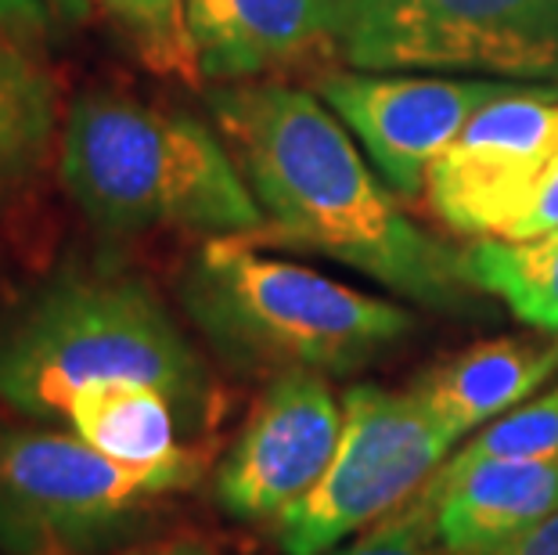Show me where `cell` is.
<instances>
[{
	"mask_svg": "<svg viewBox=\"0 0 558 555\" xmlns=\"http://www.w3.org/2000/svg\"><path fill=\"white\" fill-rule=\"evenodd\" d=\"M206 105L267 217L253 242L320 253L429 311L461 314L476 303L461 253L400 206L311 87L213 84Z\"/></svg>",
	"mask_w": 558,
	"mask_h": 555,
	"instance_id": "obj_1",
	"label": "cell"
},
{
	"mask_svg": "<svg viewBox=\"0 0 558 555\" xmlns=\"http://www.w3.org/2000/svg\"><path fill=\"white\" fill-rule=\"evenodd\" d=\"M58 173L90 228L112 239L151 231L259 239L267 228L217 123L123 91L94 87L69 105Z\"/></svg>",
	"mask_w": 558,
	"mask_h": 555,
	"instance_id": "obj_2",
	"label": "cell"
},
{
	"mask_svg": "<svg viewBox=\"0 0 558 555\" xmlns=\"http://www.w3.org/2000/svg\"><path fill=\"white\" fill-rule=\"evenodd\" d=\"M213 353L242 375H353L411 336L414 314L306 264L267 256L245 234L206 239L177 286Z\"/></svg>",
	"mask_w": 558,
	"mask_h": 555,
	"instance_id": "obj_3",
	"label": "cell"
},
{
	"mask_svg": "<svg viewBox=\"0 0 558 555\" xmlns=\"http://www.w3.org/2000/svg\"><path fill=\"white\" fill-rule=\"evenodd\" d=\"M148 383L181 411L209 405L198 350L141 278L62 270L0 317V405L26 419L65 422L83 386Z\"/></svg>",
	"mask_w": 558,
	"mask_h": 555,
	"instance_id": "obj_4",
	"label": "cell"
},
{
	"mask_svg": "<svg viewBox=\"0 0 558 555\" xmlns=\"http://www.w3.org/2000/svg\"><path fill=\"white\" fill-rule=\"evenodd\" d=\"M206 455L181 447L159 466H120L69 430L0 419V552L94 555L123 541L162 494L195 487Z\"/></svg>",
	"mask_w": 558,
	"mask_h": 555,
	"instance_id": "obj_5",
	"label": "cell"
},
{
	"mask_svg": "<svg viewBox=\"0 0 558 555\" xmlns=\"http://www.w3.org/2000/svg\"><path fill=\"white\" fill-rule=\"evenodd\" d=\"M336 65L558 87V0H328Z\"/></svg>",
	"mask_w": 558,
	"mask_h": 555,
	"instance_id": "obj_6",
	"label": "cell"
},
{
	"mask_svg": "<svg viewBox=\"0 0 558 555\" xmlns=\"http://www.w3.org/2000/svg\"><path fill=\"white\" fill-rule=\"evenodd\" d=\"M450 433L411 389L357 383L342 394V436L317 487L275 519L284 555H328L418 494L447 462Z\"/></svg>",
	"mask_w": 558,
	"mask_h": 555,
	"instance_id": "obj_7",
	"label": "cell"
},
{
	"mask_svg": "<svg viewBox=\"0 0 558 555\" xmlns=\"http://www.w3.org/2000/svg\"><path fill=\"white\" fill-rule=\"evenodd\" d=\"M558 152V87H512L458 134L425 177L429 214L465 239H505Z\"/></svg>",
	"mask_w": 558,
	"mask_h": 555,
	"instance_id": "obj_8",
	"label": "cell"
},
{
	"mask_svg": "<svg viewBox=\"0 0 558 555\" xmlns=\"http://www.w3.org/2000/svg\"><path fill=\"white\" fill-rule=\"evenodd\" d=\"M522 84L444 73H367V69H320L311 91L342 126L357 137L378 177L397 195L425 192L433 162L454 145L476 116Z\"/></svg>",
	"mask_w": 558,
	"mask_h": 555,
	"instance_id": "obj_9",
	"label": "cell"
},
{
	"mask_svg": "<svg viewBox=\"0 0 558 555\" xmlns=\"http://www.w3.org/2000/svg\"><path fill=\"white\" fill-rule=\"evenodd\" d=\"M342 436V400L328 375L284 372L267 379L239 441L217 462L213 498L228 516L275 523L317 487Z\"/></svg>",
	"mask_w": 558,
	"mask_h": 555,
	"instance_id": "obj_10",
	"label": "cell"
},
{
	"mask_svg": "<svg viewBox=\"0 0 558 555\" xmlns=\"http://www.w3.org/2000/svg\"><path fill=\"white\" fill-rule=\"evenodd\" d=\"M187 29L206 84H289L336 62L328 0H187Z\"/></svg>",
	"mask_w": 558,
	"mask_h": 555,
	"instance_id": "obj_11",
	"label": "cell"
},
{
	"mask_svg": "<svg viewBox=\"0 0 558 555\" xmlns=\"http://www.w3.org/2000/svg\"><path fill=\"white\" fill-rule=\"evenodd\" d=\"M450 555H497L558 512V462H480L436 469L418 491Z\"/></svg>",
	"mask_w": 558,
	"mask_h": 555,
	"instance_id": "obj_12",
	"label": "cell"
},
{
	"mask_svg": "<svg viewBox=\"0 0 558 555\" xmlns=\"http://www.w3.org/2000/svg\"><path fill=\"white\" fill-rule=\"evenodd\" d=\"M558 372V333L501 336L436 361L411 394L422 408L461 441L505 411L519 408Z\"/></svg>",
	"mask_w": 558,
	"mask_h": 555,
	"instance_id": "obj_13",
	"label": "cell"
},
{
	"mask_svg": "<svg viewBox=\"0 0 558 555\" xmlns=\"http://www.w3.org/2000/svg\"><path fill=\"white\" fill-rule=\"evenodd\" d=\"M181 405L148 383H94L69 400L65 422L94 451L120 466H159L181 451L177 444Z\"/></svg>",
	"mask_w": 558,
	"mask_h": 555,
	"instance_id": "obj_14",
	"label": "cell"
},
{
	"mask_svg": "<svg viewBox=\"0 0 558 555\" xmlns=\"http://www.w3.org/2000/svg\"><path fill=\"white\" fill-rule=\"evenodd\" d=\"M58 137L54 76L33 44L0 33V206L44 173Z\"/></svg>",
	"mask_w": 558,
	"mask_h": 555,
	"instance_id": "obj_15",
	"label": "cell"
},
{
	"mask_svg": "<svg viewBox=\"0 0 558 555\" xmlns=\"http://www.w3.org/2000/svg\"><path fill=\"white\" fill-rule=\"evenodd\" d=\"M469 286L497 297L515 322L558 333V231L541 239H476L461 253Z\"/></svg>",
	"mask_w": 558,
	"mask_h": 555,
	"instance_id": "obj_16",
	"label": "cell"
},
{
	"mask_svg": "<svg viewBox=\"0 0 558 555\" xmlns=\"http://www.w3.org/2000/svg\"><path fill=\"white\" fill-rule=\"evenodd\" d=\"M90 8L120 29L148 73L181 80L187 87L202 84L187 29V0H90Z\"/></svg>",
	"mask_w": 558,
	"mask_h": 555,
	"instance_id": "obj_17",
	"label": "cell"
},
{
	"mask_svg": "<svg viewBox=\"0 0 558 555\" xmlns=\"http://www.w3.org/2000/svg\"><path fill=\"white\" fill-rule=\"evenodd\" d=\"M480 462H558V386L486 422L439 469H469Z\"/></svg>",
	"mask_w": 558,
	"mask_h": 555,
	"instance_id": "obj_18",
	"label": "cell"
},
{
	"mask_svg": "<svg viewBox=\"0 0 558 555\" xmlns=\"http://www.w3.org/2000/svg\"><path fill=\"white\" fill-rule=\"evenodd\" d=\"M328 555H450V552L436 538L433 505L422 494H414L397 512H389L375 527L361 530L357 541L331 548Z\"/></svg>",
	"mask_w": 558,
	"mask_h": 555,
	"instance_id": "obj_19",
	"label": "cell"
},
{
	"mask_svg": "<svg viewBox=\"0 0 558 555\" xmlns=\"http://www.w3.org/2000/svg\"><path fill=\"white\" fill-rule=\"evenodd\" d=\"M548 231H558V152L555 159L548 162V170H544L537 192H533L526 214L515 220V228L505 234V239L512 242H526V239H541V234Z\"/></svg>",
	"mask_w": 558,
	"mask_h": 555,
	"instance_id": "obj_20",
	"label": "cell"
},
{
	"mask_svg": "<svg viewBox=\"0 0 558 555\" xmlns=\"http://www.w3.org/2000/svg\"><path fill=\"white\" fill-rule=\"evenodd\" d=\"M51 26H58V22L44 0H0V33H8V37L37 47L40 40H47Z\"/></svg>",
	"mask_w": 558,
	"mask_h": 555,
	"instance_id": "obj_21",
	"label": "cell"
},
{
	"mask_svg": "<svg viewBox=\"0 0 558 555\" xmlns=\"http://www.w3.org/2000/svg\"><path fill=\"white\" fill-rule=\"evenodd\" d=\"M497 555H558V512H551L544 523L526 530L519 541H512L508 548Z\"/></svg>",
	"mask_w": 558,
	"mask_h": 555,
	"instance_id": "obj_22",
	"label": "cell"
},
{
	"mask_svg": "<svg viewBox=\"0 0 558 555\" xmlns=\"http://www.w3.org/2000/svg\"><path fill=\"white\" fill-rule=\"evenodd\" d=\"M126 555H228L220 548L206 545V541H192V538H173V541H162V545H151V548H137V552H126Z\"/></svg>",
	"mask_w": 558,
	"mask_h": 555,
	"instance_id": "obj_23",
	"label": "cell"
},
{
	"mask_svg": "<svg viewBox=\"0 0 558 555\" xmlns=\"http://www.w3.org/2000/svg\"><path fill=\"white\" fill-rule=\"evenodd\" d=\"M58 26H83L90 19V0H44Z\"/></svg>",
	"mask_w": 558,
	"mask_h": 555,
	"instance_id": "obj_24",
	"label": "cell"
}]
</instances>
